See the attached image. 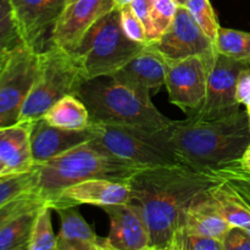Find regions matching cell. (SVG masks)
Listing matches in <instances>:
<instances>
[{
	"mask_svg": "<svg viewBox=\"0 0 250 250\" xmlns=\"http://www.w3.org/2000/svg\"><path fill=\"white\" fill-rule=\"evenodd\" d=\"M222 178L219 170L185 164L146 167L128 180L132 202L141 207L150 234V250H170L181 217L192 200Z\"/></svg>",
	"mask_w": 250,
	"mask_h": 250,
	"instance_id": "1",
	"label": "cell"
},
{
	"mask_svg": "<svg viewBox=\"0 0 250 250\" xmlns=\"http://www.w3.org/2000/svg\"><path fill=\"white\" fill-rule=\"evenodd\" d=\"M168 137L185 165L197 170H219L239 163L250 143L249 117L241 109L211 120L187 116L171 121Z\"/></svg>",
	"mask_w": 250,
	"mask_h": 250,
	"instance_id": "2",
	"label": "cell"
},
{
	"mask_svg": "<svg viewBox=\"0 0 250 250\" xmlns=\"http://www.w3.org/2000/svg\"><path fill=\"white\" fill-rule=\"evenodd\" d=\"M76 95L95 124L164 128L172 121L156 109L150 90L110 76L85 81Z\"/></svg>",
	"mask_w": 250,
	"mask_h": 250,
	"instance_id": "3",
	"label": "cell"
},
{
	"mask_svg": "<svg viewBox=\"0 0 250 250\" xmlns=\"http://www.w3.org/2000/svg\"><path fill=\"white\" fill-rule=\"evenodd\" d=\"M146 167L132 165L110 155L92 142L33 166L36 172L33 194L48 204L63 188L89 178L128 181Z\"/></svg>",
	"mask_w": 250,
	"mask_h": 250,
	"instance_id": "4",
	"label": "cell"
},
{
	"mask_svg": "<svg viewBox=\"0 0 250 250\" xmlns=\"http://www.w3.org/2000/svg\"><path fill=\"white\" fill-rule=\"evenodd\" d=\"M146 46L125 34L120 9L115 7L90 27L71 54L83 78L89 81L114 75Z\"/></svg>",
	"mask_w": 250,
	"mask_h": 250,
	"instance_id": "5",
	"label": "cell"
},
{
	"mask_svg": "<svg viewBox=\"0 0 250 250\" xmlns=\"http://www.w3.org/2000/svg\"><path fill=\"white\" fill-rule=\"evenodd\" d=\"M89 128L93 144L132 165L153 167L182 164L171 144L167 126L146 128L90 122Z\"/></svg>",
	"mask_w": 250,
	"mask_h": 250,
	"instance_id": "6",
	"label": "cell"
},
{
	"mask_svg": "<svg viewBox=\"0 0 250 250\" xmlns=\"http://www.w3.org/2000/svg\"><path fill=\"white\" fill-rule=\"evenodd\" d=\"M85 82L71 51L49 45L38 54L36 78L22 106L19 122H32L45 115L55 103L77 94Z\"/></svg>",
	"mask_w": 250,
	"mask_h": 250,
	"instance_id": "7",
	"label": "cell"
},
{
	"mask_svg": "<svg viewBox=\"0 0 250 250\" xmlns=\"http://www.w3.org/2000/svg\"><path fill=\"white\" fill-rule=\"evenodd\" d=\"M38 66V54L21 44L11 51L0 72V127L19 122Z\"/></svg>",
	"mask_w": 250,
	"mask_h": 250,
	"instance_id": "8",
	"label": "cell"
},
{
	"mask_svg": "<svg viewBox=\"0 0 250 250\" xmlns=\"http://www.w3.org/2000/svg\"><path fill=\"white\" fill-rule=\"evenodd\" d=\"M250 67V62L236 60L216 53L209 68L207 94L197 111L187 115L202 120H211L232 114L241 109L237 102V82L241 72Z\"/></svg>",
	"mask_w": 250,
	"mask_h": 250,
	"instance_id": "9",
	"label": "cell"
},
{
	"mask_svg": "<svg viewBox=\"0 0 250 250\" xmlns=\"http://www.w3.org/2000/svg\"><path fill=\"white\" fill-rule=\"evenodd\" d=\"M212 59L214 56H189L178 60L165 59V87L170 102L187 115L197 111L204 103Z\"/></svg>",
	"mask_w": 250,
	"mask_h": 250,
	"instance_id": "10",
	"label": "cell"
},
{
	"mask_svg": "<svg viewBox=\"0 0 250 250\" xmlns=\"http://www.w3.org/2000/svg\"><path fill=\"white\" fill-rule=\"evenodd\" d=\"M151 46L167 60L204 56L212 58L216 54L212 39L203 31L188 9L178 5L175 19L165 33Z\"/></svg>",
	"mask_w": 250,
	"mask_h": 250,
	"instance_id": "11",
	"label": "cell"
},
{
	"mask_svg": "<svg viewBox=\"0 0 250 250\" xmlns=\"http://www.w3.org/2000/svg\"><path fill=\"white\" fill-rule=\"evenodd\" d=\"M11 4L24 45L37 54L45 50L68 0H11Z\"/></svg>",
	"mask_w": 250,
	"mask_h": 250,
	"instance_id": "12",
	"label": "cell"
},
{
	"mask_svg": "<svg viewBox=\"0 0 250 250\" xmlns=\"http://www.w3.org/2000/svg\"><path fill=\"white\" fill-rule=\"evenodd\" d=\"M132 200V188L128 181L111 178H89L63 188L46 205L51 209L60 207L105 208L109 205L125 204Z\"/></svg>",
	"mask_w": 250,
	"mask_h": 250,
	"instance_id": "13",
	"label": "cell"
},
{
	"mask_svg": "<svg viewBox=\"0 0 250 250\" xmlns=\"http://www.w3.org/2000/svg\"><path fill=\"white\" fill-rule=\"evenodd\" d=\"M115 7L114 0H75L70 2L54 27L50 45L72 51L90 27Z\"/></svg>",
	"mask_w": 250,
	"mask_h": 250,
	"instance_id": "14",
	"label": "cell"
},
{
	"mask_svg": "<svg viewBox=\"0 0 250 250\" xmlns=\"http://www.w3.org/2000/svg\"><path fill=\"white\" fill-rule=\"evenodd\" d=\"M110 220L111 250H150V234L141 207L134 202L103 208Z\"/></svg>",
	"mask_w": 250,
	"mask_h": 250,
	"instance_id": "15",
	"label": "cell"
},
{
	"mask_svg": "<svg viewBox=\"0 0 250 250\" xmlns=\"http://www.w3.org/2000/svg\"><path fill=\"white\" fill-rule=\"evenodd\" d=\"M93 139L92 129H65L48 124L43 117L32 121L31 151L34 165L56 158Z\"/></svg>",
	"mask_w": 250,
	"mask_h": 250,
	"instance_id": "16",
	"label": "cell"
},
{
	"mask_svg": "<svg viewBox=\"0 0 250 250\" xmlns=\"http://www.w3.org/2000/svg\"><path fill=\"white\" fill-rule=\"evenodd\" d=\"M54 211L61 221L56 250H111L107 237L95 233L78 207H60Z\"/></svg>",
	"mask_w": 250,
	"mask_h": 250,
	"instance_id": "17",
	"label": "cell"
},
{
	"mask_svg": "<svg viewBox=\"0 0 250 250\" xmlns=\"http://www.w3.org/2000/svg\"><path fill=\"white\" fill-rule=\"evenodd\" d=\"M110 77L158 92L165 85V59L150 44Z\"/></svg>",
	"mask_w": 250,
	"mask_h": 250,
	"instance_id": "18",
	"label": "cell"
},
{
	"mask_svg": "<svg viewBox=\"0 0 250 250\" xmlns=\"http://www.w3.org/2000/svg\"><path fill=\"white\" fill-rule=\"evenodd\" d=\"M231 227V225L215 209L207 189L198 194L188 205L181 217L177 231L182 229L189 233L211 237L222 242Z\"/></svg>",
	"mask_w": 250,
	"mask_h": 250,
	"instance_id": "19",
	"label": "cell"
},
{
	"mask_svg": "<svg viewBox=\"0 0 250 250\" xmlns=\"http://www.w3.org/2000/svg\"><path fill=\"white\" fill-rule=\"evenodd\" d=\"M32 122H17L0 127V159L7 173L27 172L33 168L31 151Z\"/></svg>",
	"mask_w": 250,
	"mask_h": 250,
	"instance_id": "20",
	"label": "cell"
},
{
	"mask_svg": "<svg viewBox=\"0 0 250 250\" xmlns=\"http://www.w3.org/2000/svg\"><path fill=\"white\" fill-rule=\"evenodd\" d=\"M208 194L217 212L232 227H244L250 224V207L226 181L221 180L208 188Z\"/></svg>",
	"mask_w": 250,
	"mask_h": 250,
	"instance_id": "21",
	"label": "cell"
},
{
	"mask_svg": "<svg viewBox=\"0 0 250 250\" xmlns=\"http://www.w3.org/2000/svg\"><path fill=\"white\" fill-rule=\"evenodd\" d=\"M48 124L65 129H85L90 125V116L84 103L75 94L63 97L43 116Z\"/></svg>",
	"mask_w": 250,
	"mask_h": 250,
	"instance_id": "22",
	"label": "cell"
},
{
	"mask_svg": "<svg viewBox=\"0 0 250 250\" xmlns=\"http://www.w3.org/2000/svg\"><path fill=\"white\" fill-rule=\"evenodd\" d=\"M42 207L20 212L0 229V250H28L34 221Z\"/></svg>",
	"mask_w": 250,
	"mask_h": 250,
	"instance_id": "23",
	"label": "cell"
},
{
	"mask_svg": "<svg viewBox=\"0 0 250 250\" xmlns=\"http://www.w3.org/2000/svg\"><path fill=\"white\" fill-rule=\"evenodd\" d=\"M216 53L250 62V33L220 26L214 42Z\"/></svg>",
	"mask_w": 250,
	"mask_h": 250,
	"instance_id": "24",
	"label": "cell"
},
{
	"mask_svg": "<svg viewBox=\"0 0 250 250\" xmlns=\"http://www.w3.org/2000/svg\"><path fill=\"white\" fill-rule=\"evenodd\" d=\"M51 211L53 209L46 204L38 210L28 250H56L58 239L51 225Z\"/></svg>",
	"mask_w": 250,
	"mask_h": 250,
	"instance_id": "25",
	"label": "cell"
},
{
	"mask_svg": "<svg viewBox=\"0 0 250 250\" xmlns=\"http://www.w3.org/2000/svg\"><path fill=\"white\" fill-rule=\"evenodd\" d=\"M23 44L11 0H0V54L9 53Z\"/></svg>",
	"mask_w": 250,
	"mask_h": 250,
	"instance_id": "26",
	"label": "cell"
},
{
	"mask_svg": "<svg viewBox=\"0 0 250 250\" xmlns=\"http://www.w3.org/2000/svg\"><path fill=\"white\" fill-rule=\"evenodd\" d=\"M36 172L32 168L27 172L0 175V207L10 200L27 193H33Z\"/></svg>",
	"mask_w": 250,
	"mask_h": 250,
	"instance_id": "27",
	"label": "cell"
},
{
	"mask_svg": "<svg viewBox=\"0 0 250 250\" xmlns=\"http://www.w3.org/2000/svg\"><path fill=\"white\" fill-rule=\"evenodd\" d=\"M177 2L175 0H153L150 9L151 41L155 42L165 33L175 19L177 11Z\"/></svg>",
	"mask_w": 250,
	"mask_h": 250,
	"instance_id": "28",
	"label": "cell"
},
{
	"mask_svg": "<svg viewBox=\"0 0 250 250\" xmlns=\"http://www.w3.org/2000/svg\"><path fill=\"white\" fill-rule=\"evenodd\" d=\"M203 31L215 42L220 28L219 20L209 0H187L185 5Z\"/></svg>",
	"mask_w": 250,
	"mask_h": 250,
	"instance_id": "29",
	"label": "cell"
},
{
	"mask_svg": "<svg viewBox=\"0 0 250 250\" xmlns=\"http://www.w3.org/2000/svg\"><path fill=\"white\" fill-rule=\"evenodd\" d=\"M170 250H224V243L216 238L180 229L173 237Z\"/></svg>",
	"mask_w": 250,
	"mask_h": 250,
	"instance_id": "30",
	"label": "cell"
},
{
	"mask_svg": "<svg viewBox=\"0 0 250 250\" xmlns=\"http://www.w3.org/2000/svg\"><path fill=\"white\" fill-rule=\"evenodd\" d=\"M44 204H45V203L42 199H39V198L37 197V195H34L33 193H27V194H23L21 195V197L10 200L6 204L0 207V229H1L10 220L14 219L16 215H19L20 212L24 211V210L27 209H31V208L39 207V205Z\"/></svg>",
	"mask_w": 250,
	"mask_h": 250,
	"instance_id": "31",
	"label": "cell"
},
{
	"mask_svg": "<svg viewBox=\"0 0 250 250\" xmlns=\"http://www.w3.org/2000/svg\"><path fill=\"white\" fill-rule=\"evenodd\" d=\"M120 20H121L122 29L129 39L138 42V43H149L146 27H144L141 19L137 16L136 12L133 11L131 5H127V6L120 9Z\"/></svg>",
	"mask_w": 250,
	"mask_h": 250,
	"instance_id": "32",
	"label": "cell"
},
{
	"mask_svg": "<svg viewBox=\"0 0 250 250\" xmlns=\"http://www.w3.org/2000/svg\"><path fill=\"white\" fill-rule=\"evenodd\" d=\"M219 172L222 180L231 185L239 194L250 198V176L241 167L239 163L219 168Z\"/></svg>",
	"mask_w": 250,
	"mask_h": 250,
	"instance_id": "33",
	"label": "cell"
},
{
	"mask_svg": "<svg viewBox=\"0 0 250 250\" xmlns=\"http://www.w3.org/2000/svg\"><path fill=\"white\" fill-rule=\"evenodd\" d=\"M224 250H250V236L242 227H231L225 236Z\"/></svg>",
	"mask_w": 250,
	"mask_h": 250,
	"instance_id": "34",
	"label": "cell"
},
{
	"mask_svg": "<svg viewBox=\"0 0 250 250\" xmlns=\"http://www.w3.org/2000/svg\"><path fill=\"white\" fill-rule=\"evenodd\" d=\"M237 102L241 105H248L250 103V67L241 72L237 82L236 92Z\"/></svg>",
	"mask_w": 250,
	"mask_h": 250,
	"instance_id": "35",
	"label": "cell"
},
{
	"mask_svg": "<svg viewBox=\"0 0 250 250\" xmlns=\"http://www.w3.org/2000/svg\"><path fill=\"white\" fill-rule=\"evenodd\" d=\"M239 165H241V167L250 176V143L249 146H247L243 155H242L241 160H239Z\"/></svg>",
	"mask_w": 250,
	"mask_h": 250,
	"instance_id": "36",
	"label": "cell"
},
{
	"mask_svg": "<svg viewBox=\"0 0 250 250\" xmlns=\"http://www.w3.org/2000/svg\"><path fill=\"white\" fill-rule=\"evenodd\" d=\"M15 50V49H14ZM10 54H11V51H9V53H4V54H0V72H1V70L4 68L5 63H6L7 59H9Z\"/></svg>",
	"mask_w": 250,
	"mask_h": 250,
	"instance_id": "37",
	"label": "cell"
},
{
	"mask_svg": "<svg viewBox=\"0 0 250 250\" xmlns=\"http://www.w3.org/2000/svg\"><path fill=\"white\" fill-rule=\"evenodd\" d=\"M132 1H133V0H114L117 9H122V7L127 6V5H131Z\"/></svg>",
	"mask_w": 250,
	"mask_h": 250,
	"instance_id": "38",
	"label": "cell"
},
{
	"mask_svg": "<svg viewBox=\"0 0 250 250\" xmlns=\"http://www.w3.org/2000/svg\"><path fill=\"white\" fill-rule=\"evenodd\" d=\"M6 173H7L6 166H5V164L2 163V160L0 159V175H6Z\"/></svg>",
	"mask_w": 250,
	"mask_h": 250,
	"instance_id": "39",
	"label": "cell"
},
{
	"mask_svg": "<svg viewBox=\"0 0 250 250\" xmlns=\"http://www.w3.org/2000/svg\"><path fill=\"white\" fill-rule=\"evenodd\" d=\"M176 2H177V5H182V6H185L186 2H187V0H175Z\"/></svg>",
	"mask_w": 250,
	"mask_h": 250,
	"instance_id": "40",
	"label": "cell"
},
{
	"mask_svg": "<svg viewBox=\"0 0 250 250\" xmlns=\"http://www.w3.org/2000/svg\"><path fill=\"white\" fill-rule=\"evenodd\" d=\"M238 194H239V193H238ZM239 195H241V194H239ZM241 197L243 198V200H244V202H246L247 204H248L249 207H250V198H248V197H244V195H241Z\"/></svg>",
	"mask_w": 250,
	"mask_h": 250,
	"instance_id": "41",
	"label": "cell"
},
{
	"mask_svg": "<svg viewBox=\"0 0 250 250\" xmlns=\"http://www.w3.org/2000/svg\"><path fill=\"white\" fill-rule=\"evenodd\" d=\"M242 229H244V231H246V232H247V233H248V234H249V236H250V224H249V225H247V226L242 227Z\"/></svg>",
	"mask_w": 250,
	"mask_h": 250,
	"instance_id": "42",
	"label": "cell"
},
{
	"mask_svg": "<svg viewBox=\"0 0 250 250\" xmlns=\"http://www.w3.org/2000/svg\"><path fill=\"white\" fill-rule=\"evenodd\" d=\"M247 114H248V117H249V125H250V103L248 105H247Z\"/></svg>",
	"mask_w": 250,
	"mask_h": 250,
	"instance_id": "43",
	"label": "cell"
},
{
	"mask_svg": "<svg viewBox=\"0 0 250 250\" xmlns=\"http://www.w3.org/2000/svg\"><path fill=\"white\" fill-rule=\"evenodd\" d=\"M72 1H75V0H68V4H70V2H72Z\"/></svg>",
	"mask_w": 250,
	"mask_h": 250,
	"instance_id": "44",
	"label": "cell"
}]
</instances>
